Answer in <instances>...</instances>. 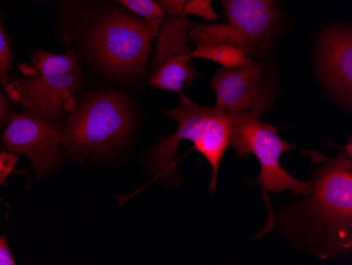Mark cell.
<instances>
[{
  "instance_id": "6da1fadb",
  "label": "cell",
  "mask_w": 352,
  "mask_h": 265,
  "mask_svg": "<svg viewBox=\"0 0 352 265\" xmlns=\"http://www.w3.org/2000/svg\"><path fill=\"white\" fill-rule=\"evenodd\" d=\"M282 217L283 231L324 259L352 252V154L339 156L314 173L311 193Z\"/></svg>"
},
{
  "instance_id": "7a4b0ae2",
  "label": "cell",
  "mask_w": 352,
  "mask_h": 265,
  "mask_svg": "<svg viewBox=\"0 0 352 265\" xmlns=\"http://www.w3.org/2000/svg\"><path fill=\"white\" fill-rule=\"evenodd\" d=\"M172 122L177 124L173 136L158 142L149 156V167L156 179L169 181L176 176L175 158L179 144L191 141L193 149L203 156L212 169L211 195L217 189V175L221 160L230 146L232 122L230 114L212 107L199 106L179 93V105L163 112Z\"/></svg>"
},
{
  "instance_id": "3957f363",
  "label": "cell",
  "mask_w": 352,
  "mask_h": 265,
  "mask_svg": "<svg viewBox=\"0 0 352 265\" xmlns=\"http://www.w3.org/2000/svg\"><path fill=\"white\" fill-rule=\"evenodd\" d=\"M230 146L234 148L237 157L247 159L249 154H253L261 165V173L255 182L262 187L261 199L267 205L268 218L266 224L254 238L262 239L274 231L276 222L269 193L292 191L294 195L307 197L311 193L312 181H300L287 173L280 165L283 153L298 149L280 138L278 127L262 122L260 114L254 112L230 114Z\"/></svg>"
},
{
  "instance_id": "277c9868",
  "label": "cell",
  "mask_w": 352,
  "mask_h": 265,
  "mask_svg": "<svg viewBox=\"0 0 352 265\" xmlns=\"http://www.w3.org/2000/svg\"><path fill=\"white\" fill-rule=\"evenodd\" d=\"M21 71L23 76L14 77L7 91L29 114L56 122L72 110L74 93L82 81L74 53L56 55L37 51L31 66L25 65Z\"/></svg>"
},
{
  "instance_id": "5b68a950",
  "label": "cell",
  "mask_w": 352,
  "mask_h": 265,
  "mask_svg": "<svg viewBox=\"0 0 352 265\" xmlns=\"http://www.w3.org/2000/svg\"><path fill=\"white\" fill-rule=\"evenodd\" d=\"M133 124V112L124 96L113 91L100 92L72 114L63 128V141L74 151L104 152L124 143Z\"/></svg>"
},
{
  "instance_id": "8992f818",
  "label": "cell",
  "mask_w": 352,
  "mask_h": 265,
  "mask_svg": "<svg viewBox=\"0 0 352 265\" xmlns=\"http://www.w3.org/2000/svg\"><path fill=\"white\" fill-rule=\"evenodd\" d=\"M161 25L113 12L93 33L92 51L100 64L116 75H136L147 63Z\"/></svg>"
},
{
  "instance_id": "52a82bcc",
  "label": "cell",
  "mask_w": 352,
  "mask_h": 265,
  "mask_svg": "<svg viewBox=\"0 0 352 265\" xmlns=\"http://www.w3.org/2000/svg\"><path fill=\"white\" fill-rule=\"evenodd\" d=\"M209 84L217 96L215 108L227 114L254 112L262 116L278 93L264 67L252 61L239 68L217 71Z\"/></svg>"
},
{
  "instance_id": "ba28073f",
  "label": "cell",
  "mask_w": 352,
  "mask_h": 265,
  "mask_svg": "<svg viewBox=\"0 0 352 265\" xmlns=\"http://www.w3.org/2000/svg\"><path fill=\"white\" fill-rule=\"evenodd\" d=\"M193 25L185 15L171 17L162 23L150 86L182 93L184 85H190L199 77V72L190 65L192 50L188 43V33Z\"/></svg>"
},
{
  "instance_id": "9c48e42d",
  "label": "cell",
  "mask_w": 352,
  "mask_h": 265,
  "mask_svg": "<svg viewBox=\"0 0 352 265\" xmlns=\"http://www.w3.org/2000/svg\"><path fill=\"white\" fill-rule=\"evenodd\" d=\"M229 23H223V43L247 54H262L278 30L276 0H223Z\"/></svg>"
},
{
  "instance_id": "30bf717a",
  "label": "cell",
  "mask_w": 352,
  "mask_h": 265,
  "mask_svg": "<svg viewBox=\"0 0 352 265\" xmlns=\"http://www.w3.org/2000/svg\"><path fill=\"white\" fill-rule=\"evenodd\" d=\"M3 140L10 152L29 157L41 177L56 166L65 146L60 125L31 114L14 116Z\"/></svg>"
},
{
  "instance_id": "8fae6325",
  "label": "cell",
  "mask_w": 352,
  "mask_h": 265,
  "mask_svg": "<svg viewBox=\"0 0 352 265\" xmlns=\"http://www.w3.org/2000/svg\"><path fill=\"white\" fill-rule=\"evenodd\" d=\"M318 72L322 82L342 106H352L351 28H329L322 35L318 51Z\"/></svg>"
},
{
  "instance_id": "7c38bea8",
  "label": "cell",
  "mask_w": 352,
  "mask_h": 265,
  "mask_svg": "<svg viewBox=\"0 0 352 265\" xmlns=\"http://www.w3.org/2000/svg\"><path fill=\"white\" fill-rule=\"evenodd\" d=\"M191 57L214 61L225 69L239 68L251 61L244 51L225 43H199L195 50L192 51Z\"/></svg>"
},
{
  "instance_id": "4fadbf2b",
  "label": "cell",
  "mask_w": 352,
  "mask_h": 265,
  "mask_svg": "<svg viewBox=\"0 0 352 265\" xmlns=\"http://www.w3.org/2000/svg\"><path fill=\"white\" fill-rule=\"evenodd\" d=\"M120 5L133 13L138 14L146 21L162 25L164 21V10L155 0H118Z\"/></svg>"
},
{
  "instance_id": "5bb4252c",
  "label": "cell",
  "mask_w": 352,
  "mask_h": 265,
  "mask_svg": "<svg viewBox=\"0 0 352 265\" xmlns=\"http://www.w3.org/2000/svg\"><path fill=\"white\" fill-rule=\"evenodd\" d=\"M12 51L10 41L0 23V84L6 89L9 81V72L12 69Z\"/></svg>"
},
{
  "instance_id": "9a60e30c",
  "label": "cell",
  "mask_w": 352,
  "mask_h": 265,
  "mask_svg": "<svg viewBox=\"0 0 352 265\" xmlns=\"http://www.w3.org/2000/svg\"><path fill=\"white\" fill-rule=\"evenodd\" d=\"M184 15H195L206 21H211L219 19L217 12L213 10L211 0H188L184 6Z\"/></svg>"
},
{
  "instance_id": "2e32d148",
  "label": "cell",
  "mask_w": 352,
  "mask_h": 265,
  "mask_svg": "<svg viewBox=\"0 0 352 265\" xmlns=\"http://www.w3.org/2000/svg\"><path fill=\"white\" fill-rule=\"evenodd\" d=\"M17 161H19V157L13 152L0 153V185H5L6 180L13 173Z\"/></svg>"
},
{
  "instance_id": "e0dca14e",
  "label": "cell",
  "mask_w": 352,
  "mask_h": 265,
  "mask_svg": "<svg viewBox=\"0 0 352 265\" xmlns=\"http://www.w3.org/2000/svg\"><path fill=\"white\" fill-rule=\"evenodd\" d=\"M158 5L163 8L164 12H167L170 17L184 15L183 9L188 0H155Z\"/></svg>"
},
{
  "instance_id": "ac0fdd59",
  "label": "cell",
  "mask_w": 352,
  "mask_h": 265,
  "mask_svg": "<svg viewBox=\"0 0 352 265\" xmlns=\"http://www.w3.org/2000/svg\"><path fill=\"white\" fill-rule=\"evenodd\" d=\"M14 264H15V261L12 257L7 241H6L5 237L0 236V265Z\"/></svg>"
},
{
  "instance_id": "d6986e66",
  "label": "cell",
  "mask_w": 352,
  "mask_h": 265,
  "mask_svg": "<svg viewBox=\"0 0 352 265\" xmlns=\"http://www.w3.org/2000/svg\"><path fill=\"white\" fill-rule=\"evenodd\" d=\"M7 104H6L5 98H3V96H1V93H0V125L3 124V120H5L6 116H7Z\"/></svg>"
}]
</instances>
